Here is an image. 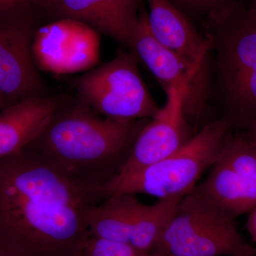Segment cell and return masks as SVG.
<instances>
[{"label": "cell", "instance_id": "obj_1", "mask_svg": "<svg viewBox=\"0 0 256 256\" xmlns=\"http://www.w3.org/2000/svg\"><path fill=\"white\" fill-rule=\"evenodd\" d=\"M106 198L25 148L0 158V250L9 256H80L88 212Z\"/></svg>", "mask_w": 256, "mask_h": 256}, {"label": "cell", "instance_id": "obj_2", "mask_svg": "<svg viewBox=\"0 0 256 256\" xmlns=\"http://www.w3.org/2000/svg\"><path fill=\"white\" fill-rule=\"evenodd\" d=\"M150 120L112 118L80 101L62 102L44 131L26 148L78 182L100 188L118 174Z\"/></svg>", "mask_w": 256, "mask_h": 256}, {"label": "cell", "instance_id": "obj_3", "mask_svg": "<svg viewBox=\"0 0 256 256\" xmlns=\"http://www.w3.org/2000/svg\"><path fill=\"white\" fill-rule=\"evenodd\" d=\"M229 124L220 118L205 124L173 154L131 174L116 176L100 188L107 198L118 194H144L158 200L182 198L214 164Z\"/></svg>", "mask_w": 256, "mask_h": 256}, {"label": "cell", "instance_id": "obj_4", "mask_svg": "<svg viewBox=\"0 0 256 256\" xmlns=\"http://www.w3.org/2000/svg\"><path fill=\"white\" fill-rule=\"evenodd\" d=\"M236 218L193 193L178 202L152 252L172 256H256Z\"/></svg>", "mask_w": 256, "mask_h": 256}, {"label": "cell", "instance_id": "obj_5", "mask_svg": "<svg viewBox=\"0 0 256 256\" xmlns=\"http://www.w3.org/2000/svg\"><path fill=\"white\" fill-rule=\"evenodd\" d=\"M79 101L97 114L120 120L152 119L160 108L148 90L133 50L77 79Z\"/></svg>", "mask_w": 256, "mask_h": 256}, {"label": "cell", "instance_id": "obj_6", "mask_svg": "<svg viewBox=\"0 0 256 256\" xmlns=\"http://www.w3.org/2000/svg\"><path fill=\"white\" fill-rule=\"evenodd\" d=\"M182 198L160 200L146 205L132 194L111 195L88 210V228L95 238L152 252Z\"/></svg>", "mask_w": 256, "mask_h": 256}, {"label": "cell", "instance_id": "obj_7", "mask_svg": "<svg viewBox=\"0 0 256 256\" xmlns=\"http://www.w3.org/2000/svg\"><path fill=\"white\" fill-rule=\"evenodd\" d=\"M191 193L234 218L256 207V140L245 131L224 136L212 172Z\"/></svg>", "mask_w": 256, "mask_h": 256}, {"label": "cell", "instance_id": "obj_8", "mask_svg": "<svg viewBox=\"0 0 256 256\" xmlns=\"http://www.w3.org/2000/svg\"><path fill=\"white\" fill-rule=\"evenodd\" d=\"M38 5H20L0 11V92L10 105L42 96L44 84L32 54L38 26Z\"/></svg>", "mask_w": 256, "mask_h": 256}, {"label": "cell", "instance_id": "obj_9", "mask_svg": "<svg viewBox=\"0 0 256 256\" xmlns=\"http://www.w3.org/2000/svg\"><path fill=\"white\" fill-rule=\"evenodd\" d=\"M98 32L78 20L62 18L37 28L32 54L37 69L65 75L86 72L100 58Z\"/></svg>", "mask_w": 256, "mask_h": 256}, {"label": "cell", "instance_id": "obj_10", "mask_svg": "<svg viewBox=\"0 0 256 256\" xmlns=\"http://www.w3.org/2000/svg\"><path fill=\"white\" fill-rule=\"evenodd\" d=\"M190 90L191 84L186 82L166 92V104L140 133L127 161L116 176L131 174L159 161L191 140L193 136L185 114Z\"/></svg>", "mask_w": 256, "mask_h": 256}, {"label": "cell", "instance_id": "obj_11", "mask_svg": "<svg viewBox=\"0 0 256 256\" xmlns=\"http://www.w3.org/2000/svg\"><path fill=\"white\" fill-rule=\"evenodd\" d=\"M131 50L146 64L165 92L182 82H190L191 90L185 104V111L191 116L202 114L206 102L204 94L206 95V72L183 60L153 36L148 24V12L142 6Z\"/></svg>", "mask_w": 256, "mask_h": 256}, {"label": "cell", "instance_id": "obj_12", "mask_svg": "<svg viewBox=\"0 0 256 256\" xmlns=\"http://www.w3.org/2000/svg\"><path fill=\"white\" fill-rule=\"evenodd\" d=\"M222 118L232 130L256 124V48L230 50L216 60Z\"/></svg>", "mask_w": 256, "mask_h": 256}, {"label": "cell", "instance_id": "obj_13", "mask_svg": "<svg viewBox=\"0 0 256 256\" xmlns=\"http://www.w3.org/2000/svg\"><path fill=\"white\" fill-rule=\"evenodd\" d=\"M140 4L141 0H44L41 8L60 18L87 24L131 50Z\"/></svg>", "mask_w": 256, "mask_h": 256}, {"label": "cell", "instance_id": "obj_14", "mask_svg": "<svg viewBox=\"0 0 256 256\" xmlns=\"http://www.w3.org/2000/svg\"><path fill=\"white\" fill-rule=\"evenodd\" d=\"M148 24L153 36L183 60L206 72L210 40L202 37L186 14L169 0H146Z\"/></svg>", "mask_w": 256, "mask_h": 256}, {"label": "cell", "instance_id": "obj_15", "mask_svg": "<svg viewBox=\"0 0 256 256\" xmlns=\"http://www.w3.org/2000/svg\"><path fill=\"white\" fill-rule=\"evenodd\" d=\"M62 104L57 97L36 96L0 110V158L32 144L44 131Z\"/></svg>", "mask_w": 256, "mask_h": 256}, {"label": "cell", "instance_id": "obj_16", "mask_svg": "<svg viewBox=\"0 0 256 256\" xmlns=\"http://www.w3.org/2000/svg\"><path fill=\"white\" fill-rule=\"evenodd\" d=\"M82 256H156L153 252H141L134 247L112 240L95 238L90 236Z\"/></svg>", "mask_w": 256, "mask_h": 256}, {"label": "cell", "instance_id": "obj_17", "mask_svg": "<svg viewBox=\"0 0 256 256\" xmlns=\"http://www.w3.org/2000/svg\"><path fill=\"white\" fill-rule=\"evenodd\" d=\"M182 12L205 13L208 15L215 11L247 0H169Z\"/></svg>", "mask_w": 256, "mask_h": 256}, {"label": "cell", "instance_id": "obj_18", "mask_svg": "<svg viewBox=\"0 0 256 256\" xmlns=\"http://www.w3.org/2000/svg\"><path fill=\"white\" fill-rule=\"evenodd\" d=\"M44 0H0V11L20 6V5L34 4L41 6Z\"/></svg>", "mask_w": 256, "mask_h": 256}, {"label": "cell", "instance_id": "obj_19", "mask_svg": "<svg viewBox=\"0 0 256 256\" xmlns=\"http://www.w3.org/2000/svg\"><path fill=\"white\" fill-rule=\"evenodd\" d=\"M246 226L249 235L256 244V207L249 213Z\"/></svg>", "mask_w": 256, "mask_h": 256}, {"label": "cell", "instance_id": "obj_20", "mask_svg": "<svg viewBox=\"0 0 256 256\" xmlns=\"http://www.w3.org/2000/svg\"><path fill=\"white\" fill-rule=\"evenodd\" d=\"M245 132H246L250 137L254 138V139L256 140V124L249 128L248 129L245 130Z\"/></svg>", "mask_w": 256, "mask_h": 256}, {"label": "cell", "instance_id": "obj_21", "mask_svg": "<svg viewBox=\"0 0 256 256\" xmlns=\"http://www.w3.org/2000/svg\"><path fill=\"white\" fill-rule=\"evenodd\" d=\"M9 106H10L9 102H8V100L5 99L4 96L0 92V110H2V109Z\"/></svg>", "mask_w": 256, "mask_h": 256}, {"label": "cell", "instance_id": "obj_22", "mask_svg": "<svg viewBox=\"0 0 256 256\" xmlns=\"http://www.w3.org/2000/svg\"><path fill=\"white\" fill-rule=\"evenodd\" d=\"M247 4L256 18V0H248Z\"/></svg>", "mask_w": 256, "mask_h": 256}, {"label": "cell", "instance_id": "obj_23", "mask_svg": "<svg viewBox=\"0 0 256 256\" xmlns=\"http://www.w3.org/2000/svg\"><path fill=\"white\" fill-rule=\"evenodd\" d=\"M0 256H9L8 254H5L2 250H0Z\"/></svg>", "mask_w": 256, "mask_h": 256}, {"label": "cell", "instance_id": "obj_24", "mask_svg": "<svg viewBox=\"0 0 256 256\" xmlns=\"http://www.w3.org/2000/svg\"><path fill=\"white\" fill-rule=\"evenodd\" d=\"M154 254V252H153ZM156 256H166V255H158V254H154Z\"/></svg>", "mask_w": 256, "mask_h": 256}, {"label": "cell", "instance_id": "obj_25", "mask_svg": "<svg viewBox=\"0 0 256 256\" xmlns=\"http://www.w3.org/2000/svg\"></svg>", "mask_w": 256, "mask_h": 256}]
</instances>
